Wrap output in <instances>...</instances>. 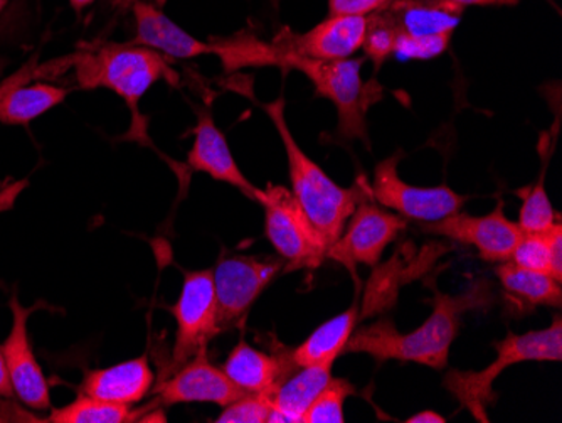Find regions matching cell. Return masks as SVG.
Here are the masks:
<instances>
[{"instance_id":"obj_1","label":"cell","mask_w":562,"mask_h":423,"mask_svg":"<svg viewBox=\"0 0 562 423\" xmlns=\"http://www.w3.org/2000/svg\"><path fill=\"white\" fill-rule=\"evenodd\" d=\"M224 68L239 69L243 66H280L303 73L314 84L321 97L330 100L337 109V135L344 141L368 142L366 113L371 105V97L361 77L362 59L306 58L281 52L271 43L239 36L220 43V56Z\"/></svg>"},{"instance_id":"obj_2","label":"cell","mask_w":562,"mask_h":423,"mask_svg":"<svg viewBox=\"0 0 562 423\" xmlns=\"http://www.w3.org/2000/svg\"><path fill=\"white\" fill-rule=\"evenodd\" d=\"M491 301L487 283H476L462 296L435 292L432 312L418 330L400 333L391 319H379L371 326L353 331L344 353H362L375 361L390 359L413 361L428 368L445 369L450 358L451 344L458 334L460 315Z\"/></svg>"},{"instance_id":"obj_3","label":"cell","mask_w":562,"mask_h":423,"mask_svg":"<svg viewBox=\"0 0 562 423\" xmlns=\"http://www.w3.org/2000/svg\"><path fill=\"white\" fill-rule=\"evenodd\" d=\"M76 81L83 90L106 88L123 98L132 112V138L147 137V125L138 112L140 100L157 81L177 85V73L160 53L134 43H106L71 58Z\"/></svg>"},{"instance_id":"obj_4","label":"cell","mask_w":562,"mask_h":423,"mask_svg":"<svg viewBox=\"0 0 562 423\" xmlns=\"http://www.w3.org/2000/svg\"><path fill=\"white\" fill-rule=\"evenodd\" d=\"M263 109L274 123L281 144L285 147L292 194L330 246L342 235L357 204L371 196L369 186L357 185L353 188H342L331 181L327 172L303 153L286 123L285 98H277L274 102L263 105Z\"/></svg>"},{"instance_id":"obj_5","label":"cell","mask_w":562,"mask_h":423,"mask_svg":"<svg viewBox=\"0 0 562 423\" xmlns=\"http://www.w3.org/2000/svg\"><path fill=\"white\" fill-rule=\"evenodd\" d=\"M497 359L480 371H460L450 369L445 377V388L457 398L463 409L476 422H491L488 409L497 400L494 390L495 380L508 366L526 361H561L562 322L555 315L551 326L526 334L508 333L501 343L495 344Z\"/></svg>"},{"instance_id":"obj_6","label":"cell","mask_w":562,"mask_h":423,"mask_svg":"<svg viewBox=\"0 0 562 423\" xmlns=\"http://www.w3.org/2000/svg\"><path fill=\"white\" fill-rule=\"evenodd\" d=\"M265 232L274 251L285 261V270H314L327 258L328 245L308 220L292 191L268 186L263 199Z\"/></svg>"},{"instance_id":"obj_7","label":"cell","mask_w":562,"mask_h":423,"mask_svg":"<svg viewBox=\"0 0 562 423\" xmlns=\"http://www.w3.org/2000/svg\"><path fill=\"white\" fill-rule=\"evenodd\" d=\"M403 153L381 160L374 170V181L369 186L371 198L381 207L393 210L400 216L419 223H432L462 211L470 196L458 194L448 186L419 188L404 182L397 172Z\"/></svg>"},{"instance_id":"obj_8","label":"cell","mask_w":562,"mask_h":423,"mask_svg":"<svg viewBox=\"0 0 562 423\" xmlns=\"http://www.w3.org/2000/svg\"><path fill=\"white\" fill-rule=\"evenodd\" d=\"M176 318V344L173 368L186 365L221 333L217 324V302L214 292L213 270H195L186 274L181 297L173 308Z\"/></svg>"},{"instance_id":"obj_9","label":"cell","mask_w":562,"mask_h":423,"mask_svg":"<svg viewBox=\"0 0 562 423\" xmlns=\"http://www.w3.org/2000/svg\"><path fill=\"white\" fill-rule=\"evenodd\" d=\"M346 232L328 246L327 258L356 274L359 265L375 267L387 245L406 230V220L374 204L371 196L357 204Z\"/></svg>"},{"instance_id":"obj_10","label":"cell","mask_w":562,"mask_h":423,"mask_svg":"<svg viewBox=\"0 0 562 423\" xmlns=\"http://www.w3.org/2000/svg\"><path fill=\"white\" fill-rule=\"evenodd\" d=\"M285 268L281 258H224L213 270L217 302V324L224 331L232 327L249 311L258 297Z\"/></svg>"},{"instance_id":"obj_11","label":"cell","mask_w":562,"mask_h":423,"mask_svg":"<svg viewBox=\"0 0 562 423\" xmlns=\"http://www.w3.org/2000/svg\"><path fill=\"white\" fill-rule=\"evenodd\" d=\"M422 230L429 235L443 236L451 242L473 246L482 260L494 264L510 260L522 236V230L516 221L505 216L502 201L485 216H472L458 211L443 220L422 223Z\"/></svg>"},{"instance_id":"obj_12","label":"cell","mask_w":562,"mask_h":423,"mask_svg":"<svg viewBox=\"0 0 562 423\" xmlns=\"http://www.w3.org/2000/svg\"><path fill=\"white\" fill-rule=\"evenodd\" d=\"M366 31H368L366 15H328L321 24L303 34H293L292 31L283 30L271 41V44L277 49L293 53V55L336 62V59H349L361 49Z\"/></svg>"},{"instance_id":"obj_13","label":"cell","mask_w":562,"mask_h":423,"mask_svg":"<svg viewBox=\"0 0 562 423\" xmlns=\"http://www.w3.org/2000/svg\"><path fill=\"white\" fill-rule=\"evenodd\" d=\"M9 308L12 311L11 333L0 349L4 353L5 363H8L14 393L30 409L49 410V385L34 356L30 334H27V321L40 304L34 308H24L14 293Z\"/></svg>"},{"instance_id":"obj_14","label":"cell","mask_w":562,"mask_h":423,"mask_svg":"<svg viewBox=\"0 0 562 423\" xmlns=\"http://www.w3.org/2000/svg\"><path fill=\"white\" fill-rule=\"evenodd\" d=\"M162 405L179 403H216L229 405L245 394L239 390L223 368H217L207 359L206 352H201L186 365L179 366L169 380L157 388Z\"/></svg>"},{"instance_id":"obj_15","label":"cell","mask_w":562,"mask_h":423,"mask_svg":"<svg viewBox=\"0 0 562 423\" xmlns=\"http://www.w3.org/2000/svg\"><path fill=\"white\" fill-rule=\"evenodd\" d=\"M188 169L204 172L216 181L226 182L233 188L260 203L265 189L257 188L246 178L233 157L223 132L216 127L213 115L206 109L199 110L198 125L194 129V144L188 156Z\"/></svg>"},{"instance_id":"obj_16","label":"cell","mask_w":562,"mask_h":423,"mask_svg":"<svg viewBox=\"0 0 562 423\" xmlns=\"http://www.w3.org/2000/svg\"><path fill=\"white\" fill-rule=\"evenodd\" d=\"M135 19V40L138 46L150 47L162 56L176 59H192L198 56L216 55L217 43H204L177 26L164 11L145 0L132 2Z\"/></svg>"},{"instance_id":"obj_17","label":"cell","mask_w":562,"mask_h":423,"mask_svg":"<svg viewBox=\"0 0 562 423\" xmlns=\"http://www.w3.org/2000/svg\"><path fill=\"white\" fill-rule=\"evenodd\" d=\"M36 58L22 66L9 80L0 84V123L4 125H27L50 109L65 102L69 90L56 85L27 81L36 77Z\"/></svg>"},{"instance_id":"obj_18","label":"cell","mask_w":562,"mask_h":423,"mask_svg":"<svg viewBox=\"0 0 562 423\" xmlns=\"http://www.w3.org/2000/svg\"><path fill=\"white\" fill-rule=\"evenodd\" d=\"M154 371L147 356L128 359L109 368L85 372L81 393L103 402L135 405L142 402L154 387Z\"/></svg>"},{"instance_id":"obj_19","label":"cell","mask_w":562,"mask_h":423,"mask_svg":"<svg viewBox=\"0 0 562 423\" xmlns=\"http://www.w3.org/2000/svg\"><path fill=\"white\" fill-rule=\"evenodd\" d=\"M221 368L226 372V377L245 393L270 394L278 383L285 380L299 366L292 361L290 353L268 355L241 339L233 347V352Z\"/></svg>"},{"instance_id":"obj_20","label":"cell","mask_w":562,"mask_h":423,"mask_svg":"<svg viewBox=\"0 0 562 423\" xmlns=\"http://www.w3.org/2000/svg\"><path fill=\"white\" fill-rule=\"evenodd\" d=\"M334 363L299 366L270 393V423H303L308 407L314 403L331 378Z\"/></svg>"},{"instance_id":"obj_21","label":"cell","mask_w":562,"mask_h":423,"mask_svg":"<svg viewBox=\"0 0 562 423\" xmlns=\"http://www.w3.org/2000/svg\"><path fill=\"white\" fill-rule=\"evenodd\" d=\"M384 9L407 36L453 34L463 14L462 5L450 0H391Z\"/></svg>"},{"instance_id":"obj_22","label":"cell","mask_w":562,"mask_h":423,"mask_svg":"<svg viewBox=\"0 0 562 423\" xmlns=\"http://www.w3.org/2000/svg\"><path fill=\"white\" fill-rule=\"evenodd\" d=\"M357 319H359V312H357V305L353 304L342 314L324 322L296 349L290 353L292 361L295 363V366L336 363V359L342 355L347 341L356 331Z\"/></svg>"},{"instance_id":"obj_23","label":"cell","mask_w":562,"mask_h":423,"mask_svg":"<svg viewBox=\"0 0 562 423\" xmlns=\"http://www.w3.org/2000/svg\"><path fill=\"white\" fill-rule=\"evenodd\" d=\"M497 277L505 293L514 302H519L527 308H539V305L561 308V282L548 274L527 270V268L517 267L513 261H504L498 265Z\"/></svg>"},{"instance_id":"obj_24","label":"cell","mask_w":562,"mask_h":423,"mask_svg":"<svg viewBox=\"0 0 562 423\" xmlns=\"http://www.w3.org/2000/svg\"><path fill=\"white\" fill-rule=\"evenodd\" d=\"M140 412H134L131 405L103 402L98 398L80 393L75 402L50 410L46 422L53 423H126L134 422Z\"/></svg>"},{"instance_id":"obj_25","label":"cell","mask_w":562,"mask_h":423,"mask_svg":"<svg viewBox=\"0 0 562 423\" xmlns=\"http://www.w3.org/2000/svg\"><path fill=\"white\" fill-rule=\"evenodd\" d=\"M404 274H406V270H404L397 257L375 268L368 287H366L361 319L381 314V312L387 311L396 304L397 290L403 283Z\"/></svg>"},{"instance_id":"obj_26","label":"cell","mask_w":562,"mask_h":423,"mask_svg":"<svg viewBox=\"0 0 562 423\" xmlns=\"http://www.w3.org/2000/svg\"><path fill=\"white\" fill-rule=\"evenodd\" d=\"M517 194L522 198V207L519 211V221L517 225L522 233H544L554 225L555 221L561 220L551 199L546 191L544 170L539 176L538 182L527 189H520Z\"/></svg>"},{"instance_id":"obj_27","label":"cell","mask_w":562,"mask_h":423,"mask_svg":"<svg viewBox=\"0 0 562 423\" xmlns=\"http://www.w3.org/2000/svg\"><path fill=\"white\" fill-rule=\"evenodd\" d=\"M353 387L344 378H330L327 387L318 393L314 403L308 407L303 423H344V405L347 398L353 394Z\"/></svg>"},{"instance_id":"obj_28","label":"cell","mask_w":562,"mask_h":423,"mask_svg":"<svg viewBox=\"0 0 562 423\" xmlns=\"http://www.w3.org/2000/svg\"><path fill=\"white\" fill-rule=\"evenodd\" d=\"M397 34L400 31L386 9L368 15V31H366L362 49H364L366 56L374 63L375 68H379L393 55Z\"/></svg>"},{"instance_id":"obj_29","label":"cell","mask_w":562,"mask_h":423,"mask_svg":"<svg viewBox=\"0 0 562 423\" xmlns=\"http://www.w3.org/2000/svg\"><path fill=\"white\" fill-rule=\"evenodd\" d=\"M508 261H513L517 267L542 271L552 277L551 245H549L548 232L522 233L516 251L513 252V257Z\"/></svg>"},{"instance_id":"obj_30","label":"cell","mask_w":562,"mask_h":423,"mask_svg":"<svg viewBox=\"0 0 562 423\" xmlns=\"http://www.w3.org/2000/svg\"><path fill=\"white\" fill-rule=\"evenodd\" d=\"M223 409L217 423H267L271 413L270 394L245 393Z\"/></svg>"},{"instance_id":"obj_31","label":"cell","mask_w":562,"mask_h":423,"mask_svg":"<svg viewBox=\"0 0 562 423\" xmlns=\"http://www.w3.org/2000/svg\"><path fill=\"white\" fill-rule=\"evenodd\" d=\"M453 34H437V36H407L397 34L393 55L397 59H432L443 55L450 46Z\"/></svg>"},{"instance_id":"obj_32","label":"cell","mask_w":562,"mask_h":423,"mask_svg":"<svg viewBox=\"0 0 562 423\" xmlns=\"http://www.w3.org/2000/svg\"><path fill=\"white\" fill-rule=\"evenodd\" d=\"M391 0H328V15H368L386 8Z\"/></svg>"},{"instance_id":"obj_33","label":"cell","mask_w":562,"mask_h":423,"mask_svg":"<svg viewBox=\"0 0 562 423\" xmlns=\"http://www.w3.org/2000/svg\"><path fill=\"white\" fill-rule=\"evenodd\" d=\"M549 245H551L552 277L562 283V225L561 220L548 230Z\"/></svg>"},{"instance_id":"obj_34","label":"cell","mask_w":562,"mask_h":423,"mask_svg":"<svg viewBox=\"0 0 562 423\" xmlns=\"http://www.w3.org/2000/svg\"><path fill=\"white\" fill-rule=\"evenodd\" d=\"M14 394L8 363H5L4 353L0 349V397L12 398Z\"/></svg>"},{"instance_id":"obj_35","label":"cell","mask_w":562,"mask_h":423,"mask_svg":"<svg viewBox=\"0 0 562 423\" xmlns=\"http://www.w3.org/2000/svg\"><path fill=\"white\" fill-rule=\"evenodd\" d=\"M406 423H447V419L432 410H423V412L409 416Z\"/></svg>"},{"instance_id":"obj_36","label":"cell","mask_w":562,"mask_h":423,"mask_svg":"<svg viewBox=\"0 0 562 423\" xmlns=\"http://www.w3.org/2000/svg\"><path fill=\"white\" fill-rule=\"evenodd\" d=\"M25 181L18 182V185L12 186V188L5 189V191L0 192V211L8 210V208L12 207L14 203L15 196L21 192V189L24 188Z\"/></svg>"},{"instance_id":"obj_37","label":"cell","mask_w":562,"mask_h":423,"mask_svg":"<svg viewBox=\"0 0 562 423\" xmlns=\"http://www.w3.org/2000/svg\"><path fill=\"white\" fill-rule=\"evenodd\" d=\"M450 2L465 8V5L514 4L517 0H450Z\"/></svg>"},{"instance_id":"obj_38","label":"cell","mask_w":562,"mask_h":423,"mask_svg":"<svg viewBox=\"0 0 562 423\" xmlns=\"http://www.w3.org/2000/svg\"><path fill=\"white\" fill-rule=\"evenodd\" d=\"M93 2H97V0H69V5H71V9L76 14H81V12H83L85 9L90 8Z\"/></svg>"}]
</instances>
